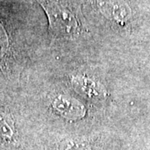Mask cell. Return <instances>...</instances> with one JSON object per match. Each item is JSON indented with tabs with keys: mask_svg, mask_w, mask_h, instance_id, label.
I'll return each mask as SVG.
<instances>
[{
	"mask_svg": "<svg viewBox=\"0 0 150 150\" xmlns=\"http://www.w3.org/2000/svg\"><path fill=\"white\" fill-rule=\"evenodd\" d=\"M48 19L49 29L54 36L73 38L79 32V23L74 13L57 0H38Z\"/></svg>",
	"mask_w": 150,
	"mask_h": 150,
	"instance_id": "cell-1",
	"label": "cell"
},
{
	"mask_svg": "<svg viewBox=\"0 0 150 150\" xmlns=\"http://www.w3.org/2000/svg\"><path fill=\"white\" fill-rule=\"evenodd\" d=\"M55 108L59 112L64 113L65 117L71 118H77L80 117L83 108L78 103L72 102L63 97L58 98L54 103Z\"/></svg>",
	"mask_w": 150,
	"mask_h": 150,
	"instance_id": "cell-2",
	"label": "cell"
},
{
	"mask_svg": "<svg viewBox=\"0 0 150 150\" xmlns=\"http://www.w3.org/2000/svg\"><path fill=\"white\" fill-rule=\"evenodd\" d=\"M103 10L109 14L118 21H122L129 16V8L126 4L121 2H113L110 0H103Z\"/></svg>",
	"mask_w": 150,
	"mask_h": 150,
	"instance_id": "cell-3",
	"label": "cell"
},
{
	"mask_svg": "<svg viewBox=\"0 0 150 150\" xmlns=\"http://www.w3.org/2000/svg\"><path fill=\"white\" fill-rule=\"evenodd\" d=\"M59 150H88L87 144L77 140H66L63 142Z\"/></svg>",
	"mask_w": 150,
	"mask_h": 150,
	"instance_id": "cell-4",
	"label": "cell"
},
{
	"mask_svg": "<svg viewBox=\"0 0 150 150\" xmlns=\"http://www.w3.org/2000/svg\"><path fill=\"white\" fill-rule=\"evenodd\" d=\"M13 135V131L9 126V124L5 121V118L3 117V115L0 114V136L10 139Z\"/></svg>",
	"mask_w": 150,
	"mask_h": 150,
	"instance_id": "cell-5",
	"label": "cell"
},
{
	"mask_svg": "<svg viewBox=\"0 0 150 150\" xmlns=\"http://www.w3.org/2000/svg\"><path fill=\"white\" fill-rule=\"evenodd\" d=\"M8 48V37L5 30L0 24V59L3 57L4 54L6 53Z\"/></svg>",
	"mask_w": 150,
	"mask_h": 150,
	"instance_id": "cell-6",
	"label": "cell"
}]
</instances>
